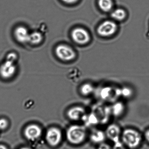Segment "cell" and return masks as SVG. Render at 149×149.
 <instances>
[{
  "instance_id": "1",
  "label": "cell",
  "mask_w": 149,
  "mask_h": 149,
  "mask_svg": "<svg viewBox=\"0 0 149 149\" xmlns=\"http://www.w3.org/2000/svg\"><path fill=\"white\" fill-rule=\"evenodd\" d=\"M86 129L83 125H73L70 126L66 132V137L70 143L73 145H79L82 143L86 138Z\"/></svg>"
},
{
  "instance_id": "2",
  "label": "cell",
  "mask_w": 149,
  "mask_h": 149,
  "mask_svg": "<svg viewBox=\"0 0 149 149\" xmlns=\"http://www.w3.org/2000/svg\"><path fill=\"white\" fill-rule=\"evenodd\" d=\"M122 139V142L126 147L134 149L140 144L142 137L138 131L131 128H128L123 131Z\"/></svg>"
},
{
  "instance_id": "3",
  "label": "cell",
  "mask_w": 149,
  "mask_h": 149,
  "mask_svg": "<svg viewBox=\"0 0 149 149\" xmlns=\"http://www.w3.org/2000/svg\"><path fill=\"white\" fill-rule=\"evenodd\" d=\"M92 111L98 118L99 123L104 124L108 122L111 115L110 107L99 103L95 104L92 107Z\"/></svg>"
},
{
  "instance_id": "4",
  "label": "cell",
  "mask_w": 149,
  "mask_h": 149,
  "mask_svg": "<svg viewBox=\"0 0 149 149\" xmlns=\"http://www.w3.org/2000/svg\"><path fill=\"white\" fill-rule=\"evenodd\" d=\"M56 54L58 58L63 61H71L75 57L76 54L72 48L65 45H60L56 49Z\"/></svg>"
},
{
  "instance_id": "5",
  "label": "cell",
  "mask_w": 149,
  "mask_h": 149,
  "mask_svg": "<svg viewBox=\"0 0 149 149\" xmlns=\"http://www.w3.org/2000/svg\"><path fill=\"white\" fill-rule=\"evenodd\" d=\"M116 24L111 21H106L104 22L97 28L98 34L104 37L111 36L116 31Z\"/></svg>"
},
{
  "instance_id": "6",
  "label": "cell",
  "mask_w": 149,
  "mask_h": 149,
  "mask_svg": "<svg viewBox=\"0 0 149 149\" xmlns=\"http://www.w3.org/2000/svg\"><path fill=\"white\" fill-rule=\"evenodd\" d=\"M16 71L15 62L6 60L0 66V75L5 79L12 77Z\"/></svg>"
},
{
  "instance_id": "7",
  "label": "cell",
  "mask_w": 149,
  "mask_h": 149,
  "mask_svg": "<svg viewBox=\"0 0 149 149\" xmlns=\"http://www.w3.org/2000/svg\"><path fill=\"white\" fill-rule=\"evenodd\" d=\"M71 36L74 41L79 44H85L90 40L88 33L85 29L81 28L75 29L71 33Z\"/></svg>"
},
{
  "instance_id": "8",
  "label": "cell",
  "mask_w": 149,
  "mask_h": 149,
  "mask_svg": "<svg viewBox=\"0 0 149 149\" xmlns=\"http://www.w3.org/2000/svg\"><path fill=\"white\" fill-rule=\"evenodd\" d=\"M46 139L48 143L52 146L58 145L61 141L62 135L61 132L57 128H51L47 131Z\"/></svg>"
},
{
  "instance_id": "9",
  "label": "cell",
  "mask_w": 149,
  "mask_h": 149,
  "mask_svg": "<svg viewBox=\"0 0 149 149\" xmlns=\"http://www.w3.org/2000/svg\"><path fill=\"white\" fill-rule=\"evenodd\" d=\"M106 137L113 142L119 141L121 135V130L118 125L111 124L107 126L105 132Z\"/></svg>"
},
{
  "instance_id": "10",
  "label": "cell",
  "mask_w": 149,
  "mask_h": 149,
  "mask_svg": "<svg viewBox=\"0 0 149 149\" xmlns=\"http://www.w3.org/2000/svg\"><path fill=\"white\" fill-rule=\"evenodd\" d=\"M86 113L84 108L81 106H75L68 110L67 116L70 120L76 121L81 119Z\"/></svg>"
},
{
  "instance_id": "11",
  "label": "cell",
  "mask_w": 149,
  "mask_h": 149,
  "mask_svg": "<svg viewBox=\"0 0 149 149\" xmlns=\"http://www.w3.org/2000/svg\"><path fill=\"white\" fill-rule=\"evenodd\" d=\"M25 136L29 140L34 141L41 136L42 130L41 128L36 125H29L25 130Z\"/></svg>"
},
{
  "instance_id": "12",
  "label": "cell",
  "mask_w": 149,
  "mask_h": 149,
  "mask_svg": "<svg viewBox=\"0 0 149 149\" xmlns=\"http://www.w3.org/2000/svg\"><path fill=\"white\" fill-rule=\"evenodd\" d=\"M99 96L102 100L107 101H112L119 97L117 88L113 89L110 87H105L101 89L99 92Z\"/></svg>"
},
{
  "instance_id": "13",
  "label": "cell",
  "mask_w": 149,
  "mask_h": 149,
  "mask_svg": "<svg viewBox=\"0 0 149 149\" xmlns=\"http://www.w3.org/2000/svg\"><path fill=\"white\" fill-rule=\"evenodd\" d=\"M15 35L17 40L21 43L29 42L30 33L26 28L23 26L18 27L15 31Z\"/></svg>"
},
{
  "instance_id": "14",
  "label": "cell",
  "mask_w": 149,
  "mask_h": 149,
  "mask_svg": "<svg viewBox=\"0 0 149 149\" xmlns=\"http://www.w3.org/2000/svg\"><path fill=\"white\" fill-rule=\"evenodd\" d=\"M106 136L105 132L100 130H94L90 135V139L92 143L100 144L104 143Z\"/></svg>"
},
{
  "instance_id": "15",
  "label": "cell",
  "mask_w": 149,
  "mask_h": 149,
  "mask_svg": "<svg viewBox=\"0 0 149 149\" xmlns=\"http://www.w3.org/2000/svg\"><path fill=\"white\" fill-rule=\"evenodd\" d=\"M81 120L85 125L88 126L95 125L99 124V121L97 116L94 112L91 111L88 114H86L84 116Z\"/></svg>"
},
{
  "instance_id": "16",
  "label": "cell",
  "mask_w": 149,
  "mask_h": 149,
  "mask_svg": "<svg viewBox=\"0 0 149 149\" xmlns=\"http://www.w3.org/2000/svg\"><path fill=\"white\" fill-rule=\"evenodd\" d=\"M124 104L121 102H116L110 107L111 115L115 117H119L125 111Z\"/></svg>"
},
{
  "instance_id": "17",
  "label": "cell",
  "mask_w": 149,
  "mask_h": 149,
  "mask_svg": "<svg viewBox=\"0 0 149 149\" xmlns=\"http://www.w3.org/2000/svg\"><path fill=\"white\" fill-rule=\"evenodd\" d=\"M98 3L99 7L104 12H109L113 7L111 0H98Z\"/></svg>"
},
{
  "instance_id": "18",
  "label": "cell",
  "mask_w": 149,
  "mask_h": 149,
  "mask_svg": "<svg viewBox=\"0 0 149 149\" xmlns=\"http://www.w3.org/2000/svg\"><path fill=\"white\" fill-rule=\"evenodd\" d=\"M111 17L117 21L123 20L126 17V13L123 9L118 8L112 12Z\"/></svg>"
},
{
  "instance_id": "19",
  "label": "cell",
  "mask_w": 149,
  "mask_h": 149,
  "mask_svg": "<svg viewBox=\"0 0 149 149\" xmlns=\"http://www.w3.org/2000/svg\"><path fill=\"white\" fill-rule=\"evenodd\" d=\"M42 36L41 34L38 32H34L30 33L29 42L33 44H38L41 42Z\"/></svg>"
},
{
  "instance_id": "20",
  "label": "cell",
  "mask_w": 149,
  "mask_h": 149,
  "mask_svg": "<svg viewBox=\"0 0 149 149\" xmlns=\"http://www.w3.org/2000/svg\"><path fill=\"white\" fill-rule=\"evenodd\" d=\"M93 86L90 84H85L81 87L80 91L81 94L84 96L89 95L94 91Z\"/></svg>"
},
{
  "instance_id": "21",
  "label": "cell",
  "mask_w": 149,
  "mask_h": 149,
  "mask_svg": "<svg viewBox=\"0 0 149 149\" xmlns=\"http://www.w3.org/2000/svg\"><path fill=\"white\" fill-rule=\"evenodd\" d=\"M120 96H123L125 98H129L132 95V91L130 88L124 87L120 88Z\"/></svg>"
},
{
  "instance_id": "22",
  "label": "cell",
  "mask_w": 149,
  "mask_h": 149,
  "mask_svg": "<svg viewBox=\"0 0 149 149\" xmlns=\"http://www.w3.org/2000/svg\"><path fill=\"white\" fill-rule=\"evenodd\" d=\"M112 149H126V146L123 142L120 140L114 143Z\"/></svg>"
},
{
  "instance_id": "23",
  "label": "cell",
  "mask_w": 149,
  "mask_h": 149,
  "mask_svg": "<svg viewBox=\"0 0 149 149\" xmlns=\"http://www.w3.org/2000/svg\"><path fill=\"white\" fill-rule=\"evenodd\" d=\"M17 59V55L14 53H10V54H8L7 56V60L14 62L16 61Z\"/></svg>"
},
{
  "instance_id": "24",
  "label": "cell",
  "mask_w": 149,
  "mask_h": 149,
  "mask_svg": "<svg viewBox=\"0 0 149 149\" xmlns=\"http://www.w3.org/2000/svg\"><path fill=\"white\" fill-rule=\"evenodd\" d=\"M7 126L8 122L4 118L0 119V130H4Z\"/></svg>"
},
{
  "instance_id": "25",
  "label": "cell",
  "mask_w": 149,
  "mask_h": 149,
  "mask_svg": "<svg viewBox=\"0 0 149 149\" xmlns=\"http://www.w3.org/2000/svg\"><path fill=\"white\" fill-rule=\"evenodd\" d=\"M97 149H112L111 146L108 144L102 143L99 144Z\"/></svg>"
},
{
  "instance_id": "26",
  "label": "cell",
  "mask_w": 149,
  "mask_h": 149,
  "mask_svg": "<svg viewBox=\"0 0 149 149\" xmlns=\"http://www.w3.org/2000/svg\"><path fill=\"white\" fill-rule=\"evenodd\" d=\"M62 1L68 4H73L76 2L78 0H62Z\"/></svg>"
},
{
  "instance_id": "27",
  "label": "cell",
  "mask_w": 149,
  "mask_h": 149,
  "mask_svg": "<svg viewBox=\"0 0 149 149\" xmlns=\"http://www.w3.org/2000/svg\"><path fill=\"white\" fill-rule=\"evenodd\" d=\"M145 137L146 140L149 143V130L146 132Z\"/></svg>"
},
{
  "instance_id": "28",
  "label": "cell",
  "mask_w": 149,
  "mask_h": 149,
  "mask_svg": "<svg viewBox=\"0 0 149 149\" xmlns=\"http://www.w3.org/2000/svg\"><path fill=\"white\" fill-rule=\"evenodd\" d=\"M0 149H8L7 148H6V146H5L1 145H0Z\"/></svg>"
},
{
  "instance_id": "29",
  "label": "cell",
  "mask_w": 149,
  "mask_h": 149,
  "mask_svg": "<svg viewBox=\"0 0 149 149\" xmlns=\"http://www.w3.org/2000/svg\"><path fill=\"white\" fill-rule=\"evenodd\" d=\"M20 149H30V148H27V147H24V148H22Z\"/></svg>"
}]
</instances>
